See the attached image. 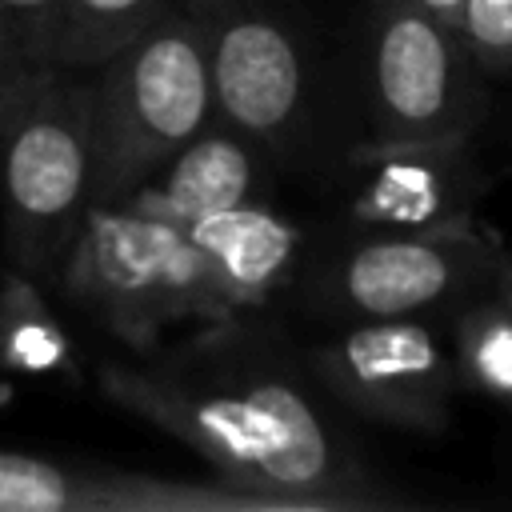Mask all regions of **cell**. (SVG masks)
<instances>
[{"mask_svg":"<svg viewBox=\"0 0 512 512\" xmlns=\"http://www.w3.org/2000/svg\"><path fill=\"white\" fill-rule=\"evenodd\" d=\"M188 4H192V12H196L200 20H208V16H216L220 8H228L232 0H188Z\"/></svg>","mask_w":512,"mask_h":512,"instance_id":"cell-19","label":"cell"},{"mask_svg":"<svg viewBox=\"0 0 512 512\" xmlns=\"http://www.w3.org/2000/svg\"><path fill=\"white\" fill-rule=\"evenodd\" d=\"M480 68L420 0H372V140H452L480 116Z\"/></svg>","mask_w":512,"mask_h":512,"instance_id":"cell-5","label":"cell"},{"mask_svg":"<svg viewBox=\"0 0 512 512\" xmlns=\"http://www.w3.org/2000/svg\"><path fill=\"white\" fill-rule=\"evenodd\" d=\"M168 12V0H56L48 64L92 72Z\"/></svg>","mask_w":512,"mask_h":512,"instance_id":"cell-13","label":"cell"},{"mask_svg":"<svg viewBox=\"0 0 512 512\" xmlns=\"http://www.w3.org/2000/svg\"><path fill=\"white\" fill-rule=\"evenodd\" d=\"M104 388L192 444L232 488L292 512L392 504L328 420L304 356L248 316L212 320L156 368H104Z\"/></svg>","mask_w":512,"mask_h":512,"instance_id":"cell-1","label":"cell"},{"mask_svg":"<svg viewBox=\"0 0 512 512\" xmlns=\"http://www.w3.org/2000/svg\"><path fill=\"white\" fill-rule=\"evenodd\" d=\"M488 264L492 252L468 224L436 232H380L336 256L324 292L356 320L420 316L472 288Z\"/></svg>","mask_w":512,"mask_h":512,"instance_id":"cell-7","label":"cell"},{"mask_svg":"<svg viewBox=\"0 0 512 512\" xmlns=\"http://www.w3.org/2000/svg\"><path fill=\"white\" fill-rule=\"evenodd\" d=\"M304 364L328 400L404 432H440L460 380L456 360L416 316L360 320L312 344Z\"/></svg>","mask_w":512,"mask_h":512,"instance_id":"cell-6","label":"cell"},{"mask_svg":"<svg viewBox=\"0 0 512 512\" xmlns=\"http://www.w3.org/2000/svg\"><path fill=\"white\" fill-rule=\"evenodd\" d=\"M64 292L132 344H152L168 324L208 320V288L188 228L140 192L92 204L56 272Z\"/></svg>","mask_w":512,"mask_h":512,"instance_id":"cell-4","label":"cell"},{"mask_svg":"<svg viewBox=\"0 0 512 512\" xmlns=\"http://www.w3.org/2000/svg\"><path fill=\"white\" fill-rule=\"evenodd\" d=\"M212 112L252 144H284L304 108V60L284 24L264 12L208 16Z\"/></svg>","mask_w":512,"mask_h":512,"instance_id":"cell-8","label":"cell"},{"mask_svg":"<svg viewBox=\"0 0 512 512\" xmlns=\"http://www.w3.org/2000/svg\"><path fill=\"white\" fill-rule=\"evenodd\" d=\"M456 36L480 72H512V0H460Z\"/></svg>","mask_w":512,"mask_h":512,"instance_id":"cell-15","label":"cell"},{"mask_svg":"<svg viewBox=\"0 0 512 512\" xmlns=\"http://www.w3.org/2000/svg\"><path fill=\"white\" fill-rule=\"evenodd\" d=\"M184 228L204 268L212 320H232L264 308L288 280L300 252V228L256 200L200 216Z\"/></svg>","mask_w":512,"mask_h":512,"instance_id":"cell-11","label":"cell"},{"mask_svg":"<svg viewBox=\"0 0 512 512\" xmlns=\"http://www.w3.org/2000/svg\"><path fill=\"white\" fill-rule=\"evenodd\" d=\"M92 208V84L56 64L0 68V216L8 260L56 276Z\"/></svg>","mask_w":512,"mask_h":512,"instance_id":"cell-2","label":"cell"},{"mask_svg":"<svg viewBox=\"0 0 512 512\" xmlns=\"http://www.w3.org/2000/svg\"><path fill=\"white\" fill-rule=\"evenodd\" d=\"M92 204H116L212 120L208 20L160 16L140 40L88 72Z\"/></svg>","mask_w":512,"mask_h":512,"instance_id":"cell-3","label":"cell"},{"mask_svg":"<svg viewBox=\"0 0 512 512\" xmlns=\"http://www.w3.org/2000/svg\"><path fill=\"white\" fill-rule=\"evenodd\" d=\"M152 208L172 216L176 224H192L200 216L236 208L256 200V152L240 132L200 128L188 144H180L164 168L136 188Z\"/></svg>","mask_w":512,"mask_h":512,"instance_id":"cell-12","label":"cell"},{"mask_svg":"<svg viewBox=\"0 0 512 512\" xmlns=\"http://www.w3.org/2000/svg\"><path fill=\"white\" fill-rule=\"evenodd\" d=\"M456 372L500 400H512V316L496 304H472L456 324Z\"/></svg>","mask_w":512,"mask_h":512,"instance_id":"cell-14","label":"cell"},{"mask_svg":"<svg viewBox=\"0 0 512 512\" xmlns=\"http://www.w3.org/2000/svg\"><path fill=\"white\" fill-rule=\"evenodd\" d=\"M0 512H292L232 484H176L0 452Z\"/></svg>","mask_w":512,"mask_h":512,"instance_id":"cell-10","label":"cell"},{"mask_svg":"<svg viewBox=\"0 0 512 512\" xmlns=\"http://www.w3.org/2000/svg\"><path fill=\"white\" fill-rule=\"evenodd\" d=\"M0 48H4V0H0Z\"/></svg>","mask_w":512,"mask_h":512,"instance_id":"cell-20","label":"cell"},{"mask_svg":"<svg viewBox=\"0 0 512 512\" xmlns=\"http://www.w3.org/2000/svg\"><path fill=\"white\" fill-rule=\"evenodd\" d=\"M432 16H440L444 24H452L456 28V16H460V0H420Z\"/></svg>","mask_w":512,"mask_h":512,"instance_id":"cell-17","label":"cell"},{"mask_svg":"<svg viewBox=\"0 0 512 512\" xmlns=\"http://www.w3.org/2000/svg\"><path fill=\"white\" fill-rule=\"evenodd\" d=\"M452 140H368L352 160L348 212L380 232H436L468 224L476 196V164Z\"/></svg>","mask_w":512,"mask_h":512,"instance_id":"cell-9","label":"cell"},{"mask_svg":"<svg viewBox=\"0 0 512 512\" xmlns=\"http://www.w3.org/2000/svg\"><path fill=\"white\" fill-rule=\"evenodd\" d=\"M496 304L512 316V268H504V272H500V296H496Z\"/></svg>","mask_w":512,"mask_h":512,"instance_id":"cell-18","label":"cell"},{"mask_svg":"<svg viewBox=\"0 0 512 512\" xmlns=\"http://www.w3.org/2000/svg\"><path fill=\"white\" fill-rule=\"evenodd\" d=\"M56 0H4V48L0 68L48 64Z\"/></svg>","mask_w":512,"mask_h":512,"instance_id":"cell-16","label":"cell"}]
</instances>
